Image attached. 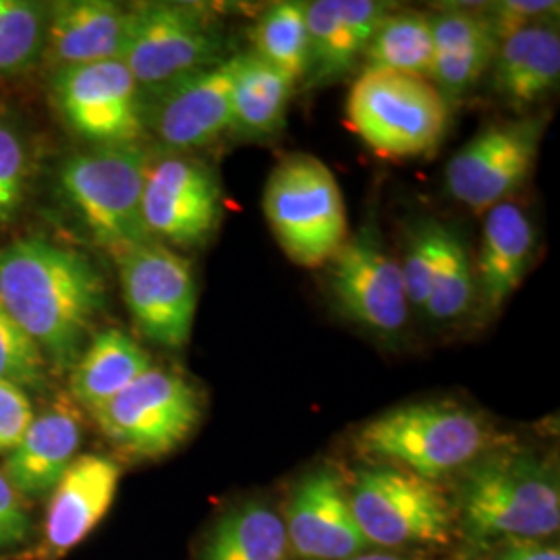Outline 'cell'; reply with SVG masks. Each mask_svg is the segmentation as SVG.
Instances as JSON below:
<instances>
[{
  "mask_svg": "<svg viewBox=\"0 0 560 560\" xmlns=\"http://www.w3.org/2000/svg\"><path fill=\"white\" fill-rule=\"evenodd\" d=\"M252 52L275 67L295 85L305 81L310 65V38L305 2L282 0L270 4L254 25Z\"/></svg>",
  "mask_w": 560,
  "mask_h": 560,
  "instance_id": "28",
  "label": "cell"
},
{
  "mask_svg": "<svg viewBox=\"0 0 560 560\" xmlns=\"http://www.w3.org/2000/svg\"><path fill=\"white\" fill-rule=\"evenodd\" d=\"M92 416L125 455L159 459L179 448L200 423V393L177 372L152 365Z\"/></svg>",
  "mask_w": 560,
  "mask_h": 560,
  "instance_id": "9",
  "label": "cell"
},
{
  "mask_svg": "<svg viewBox=\"0 0 560 560\" xmlns=\"http://www.w3.org/2000/svg\"><path fill=\"white\" fill-rule=\"evenodd\" d=\"M559 2L552 0H502L483 7V15L499 42L525 27L559 21Z\"/></svg>",
  "mask_w": 560,
  "mask_h": 560,
  "instance_id": "34",
  "label": "cell"
},
{
  "mask_svg": "<svg viewBox=\"0 0 560 560\" xmlns=\"http://www.w3.org/2000/svg\"><path fill=\"white\" fill-rule=\"evenodd\" d=\"M492 560H560V552L557 544L515 541L501 546Z\"/></svg>",
  "mask_w": 560,
  "mask_h": 560,
  "instance_id": "37",
  "label": "cell"
},
{
  "mask_svg": "<svg viewBox=\"0 0 560 560\" xmlns=\"http://www.w3.org/2000/svg\"><path fill=\"white\" fill-rule=\"evenodd\" d=\"M295 83L252 50L237 55L231 98V133L243 140H268L284 127Z\"/></svg>",
  "mask_w": 560,
  "mask_h": 560,
  "instance_id": "25",
  "label": "cell"
},
{
  "mask_svg": "<svg viewBox=\"0 0 560 560\" xmlns=\"http://www.w3.org/2000/svg\"><path fill=\"white\" fill-rule=\"evenodd\" d=\"M347 560H413V559H402V557H397V555H388V552H363V555H358V557H353V559Z\"/></svg>",
  "mask_w": 560,
  "mask_h": 560,
  "instance_id": "38",
  "label": "cell"
},
{
  "mask_svg": "<svg viewBox=\"0 0 560 560\" xmlns=\"http://www.w3.org/2000/svg\"><path fill=\"white\" fill-rule=\"evenodd\" d=\"M457 525L467 550L552 538L560 525L559 478L532 451H488L463 471Z\"/></svg>",
  "mask_w": 560,
  "mask_h": 560,
  "instance_id": "2",
  "label": "cell"
},
{
  "mask_svg": "<svg viewBox=\"0 0 560 560\" xmlns=\"http://www.w3.org/2000/svg\"><path fill=\"white\" fill-rule=\"evenodd\" d=\"M122 300L141 335L166 349L191 339L198 282L191 264L159 241H148L117 258Z\"/></svg>",
  "mask_w": 560,
  "mask_h": 560,
  "instance_id": "10",
  "label": "cell"
},
{
  "mask_svg": "<svg viewBox=\"0 0 560 560\" xmlns=\"http://www.w3.org/2000/svg\"><path fill=\"white\" fill-rule=\"evenodd\" d=\"M476 301L474 260L459 235L451 229L442 252L441 268L432 284L423 314L434 322L457 320Z\"/></svg>",
  "mask_w": 560,
  "mask_h": 560,
  "instance_id": "30",
  "label": "cell"
},
{
  "mask_svg": "<svg viewBox=\"0 0 560 560\" xmlns=\"http://www.w3.org/2000/svg\"><path fill=\"white\" fill-rule=\"evenodd\" d=\"M117 460L78 455L50 492L44 541L52 555H67L85 540L113 506L119 490Z\"/></svg>",
  "mask_w": 560,
  "mask_h": 560,
  "instance_id": "18",
  "label": "cell"
},
{
  "mask_svg": "<svg viewBox=\"0 0 560 560\" xmlns=\"http://www.w3.org/2000/svg\"><path fill=\"white\" fill-rule=\"evenodd\" d=\"M490 69L497 96L513 110L550 96L560 80L559 21L525 27L499 42Z\"/></svg>",
  "mask_w": 560,
  "mask_h": 560,
  "instance_id": "23",
  "label": "cell"
},
{
  "mask_svg": "<svg viewBox=\"0 0 560 560\" xmlns=\"http://www.w3.org/2000/svg\"><path fill=\"white\" fill-rule=\"evenodd\" d=\"M237 55L168 81L141 90L143 131L166 152L187 154L231 133V98Z\"/></svg>",
  "mask_w": 560,
  "mask_h": 560,
  "instance_id": "11",
  "label": "cell"
},
{
  "mask_svg": "<svg viewBox=\"0 0 560 560\" xmlns=\"http://www.w3.org/2000/svg\"><path fill=\"white\" fill-rule=\"evenodd\" d=\"M34 532L25 499L0 471V550H13L27 544Z\"/></svg>",
  "mask_w": 560,
  "mask_h": 560,
  "instance_id": "36",
  "label": "cell"
},
{
  "mask_svg": "<svg viewBox=\"0 0 560 560\" xmlns=\"http://www.w3.org/2000/svg\"><path fill=\"white\" fill-rule=\"evenodd\" d=\"M221 23L203 4L140 2L129 7L120 60L141 90H152L226 59Z\"/></svg>",
  "mask_w": 560,
  "mask_h": 560,
  "instance_id": "7",
  "label": "cell"
},
{
  "mask_svg": "<svg viewBox=\"0 0 560 560\" xmlns=\"http://www.w3.org/2000/svg\"><path fill=\"white\" fill-rule=\"evenodd\" d=\"M52 101L69 129L92 145L140 143L145 136L141 88L122 60L55 71Z\"/></svg>",
  "mask_w": 560,
  "mask_h": 560,
  "instance_id": "14",
  "label": "cell"
},
{
  "mask_svg": "<svg viewBox=\"0 0 560 560\" xmlns=\"http://www.w3.org/2000/svg\"><path fill=\"white\" fill-rule=\"evenodd\" d=\"M289 548L303 560H347L372 548L353 517L339 474L318 469L300 481L287 513Z\"/></svg>",
  "mask_w": 560,
  "mask_h": 560,
  "instance_id": "16",
  "label": "cell"
},
{
  "mask_svg": "<svg viewBox=\"0 0 560 560\" xmlns=\"http://www.w3.org/2000/svg\"><path fill=\"white\" fill-rule=\"evenodd\" d=\"M30 183V148L20 127L0 117V229L18 217Z\"/></svg>",
  "mask_w": 560,
  "mask_h": 560,
  "instance_id": "33",
  "label": "cell"
},
{
  "mask_svg": "<svg viewBox=\"0 0 560 560\" xmlns=\"http://www.w3.org/2000/svg\"><path fill=\"white\" fill-rule=\"evenodd\" d=\"M152 152L143 143L92 145L62 162L60 198L90 240L113 260L154 241L143 224L141 200Z\"/></svg>",
  "mask_w": 560,
  "mask_h": 560,
  "instance_id": "4",
  "label": "cell"
},
{
  "mask_svg": "<svg viewBox=\"0 0 560 560\" xmlns=\"http://www.w3.org/2000/svg\"><path fill=\"white\" fill-rule=\"evenodd\" d=\"M261 206L284 256L305 268L328 264L349 237L339 183L312 154H289L270 171Z\"/></svg>",
  "mask_w": 560,
  "mask_h": 560,
  "instance_id": "5",
  "label": "cell"
},
{
  "mask_svg": "<svg viewBox=\"0 0 560 560\" xmlns=\"http://www.w3.org/2000/svg\"><path fill=\"white\" fill-rule=\"evenodd\" d=\"M363 62V71H388L432 81L434 34L430 15L390 11L368 44Z\"/></svg>",
  "mask_w": 560,
  "mask_h": 560,
  "instance_id": "26",
  "label": "cell"
},
{
  "mask_svg": "<svg viewBox=\"0 0 560 560\" xmlns=\"http://www.w3.org/2000/svg\"><path fill=\"white\" fill-rule=\"evenodd\" d=\"M152 368L150 353L119 328L94 335L71 368V397L94 411Z\"/></svg>",
  "mask_w": 560,
  "mask_h": 560,
  "instance_id": "24",
  "label": "cell"
},
{
  "mask_svg": "<svg viewBox=\"0 0 560 560\" xmlns=\"http://www.w3.org/2000/svg\"><path fill=\"white\" fill-rule=\"evenodd\" d=\"M0 382L23 390H42L48 382V361L0 303Z\"/></svg>",
  "mask_w": 560,
  "mask_h": 560,
  "instance_id": "32",
  "label": "cell"
},
{
  "mask_svg": "<svg viewBox=\"0 0 560 560\" xmlns=\"http://www.w3.org/2000/svg\"><path fill=\"white\" fill-rule=\"evenodd\" d=\"M34 405L27 390L11 382H0V453H9L34 421Z\"/></svg>",
  "mask_w": 560,
  "mask_h": 560,
  "instance_id": "35",
  "label": "cell"
},
{
  "mask_svg": "<svg viewBox=\"0 0 560 560\" xmlns=\"http://www.w3.org/2000/svg\"><path fill=\"white\" fill-rule=\"evenodd\" d=\"M48 4L0 0V75L20 78L44 57Z\"/></svg>",
  "mask_w": 560,
  "mask_h": 560,
  "instance_id": "29",
  "label": "cell"
},
{
  "mask_svg": "<svg viewBox=\"0 0 560 560\" xmlns=\"http://www.w3.org/2000/svg\"><path fill=\"white\" fill-rule=\"evenodd\" d=\"M328 264L330 293L349 320L382 337L405 328L409 301L402 270L384 247L374 222H363Z\"/></svg>",
  "mask_w": 560,
  "mask_h": 560,
  "instance_id": "15",
  "label": "cell"
},
{
  "mask_svg": "<svg viewBox=\"0 0 560 560\" xmlns=\"http://www.w3.org/2000/svg\"><path fill=\"white\" fill-rule=\"evenodd\" d=\"M80 446V411L71 400L57 399L34 418L18 446L7 453L2 474L25 501L44 499L75 460Z\"/></svg>",
  "mask_w": 560,
  "mask_h": 560,
  "instance_id": "21",
  "label": "cell"
},
{
  "mask_svg": "<svg viewBox=\"0 0 560 560\" xmlns=\"http://www.w3.org/2000/svg\"><path fill=\"white\" fill-rule=\"evenodd\" d=\"M129 30V7L110 0H60L48 4L44 57L55 71L120 60Z\"/></svg>",
  "mask_w": 560,
  "mask_h": 560,
  "instance_id": "19",
  "label": "cell"
},
{
  "mask_svg": "<svg viewBox=\"0 0 560 560\" xmlns=\"http://www.w3.org/2000/svg\"><path fill=\"white\" fill-rule=\"evenodd\" d=\"M393 4L381 0L305 2L310 65L305 85L320 88L347 78Z\"/></svg>",
  "mask_w": 560,
  "mask_h": 560,
  "instance_id": "17",
  "label": "cell"
},
{
  "mask_svg": "<svg viewBox=\"0 0 560 560\" xmlns=\"http://www.w3.org/2000/svg\"><path fill=\"white\" fill-rule=\"evenodd\" d=\"M544 129V117L497 122L481 129L446 164V191L474 212H488L509 201L536 166Z\"/></svg>",
  "mask_w": 560,
  "mask_h": 560,
  "instance_id": "13",
  "label": "cell"
},
{
  "mask_svg": "<svg viewBox=\"0 0 560 560\" xmlns=\"http://www.w3.org/2000/svg\"><path fill=\"white\" fill-rule=\"evenodd\" d=\"M434 34L432 83L442 98H465L486 75L497 57L499 40L483 15V9L448 7L430 15Z\"/></svg>",
  "mask_w": 560,
  "mask_h": 560,
  "instance_id": "22",
  "label": "cell"
},
{
  "mask_svg": "<svg viewBox=\"0 0 560 560\" xmlns=\"http://www.w3.org/2000/svg\"><path fill=\"white\" fill-rule=\"evenodd\" d=\"M0 303L48 365L71 372L106 305V282L80 249L32 235L0 247Z\"/></svg>",
  "mask_w": 560,
  "mask_h": 560,
  "instance_id": "1",
  "label": "cell"
},
{
  "mask_svg": "<svg viewBox=\"0 0 560 560\" xmlns=\"http://www.w3.org/2000/svg\"><path fill=\"white\" fill-rule=\"evenodd\" d=\"M490 446L492 432L480 413L436 400L384 411L355 436L363 459L397 467L432 483L465 471Z\"/></svg>",
  "mask_w": 560,
  "mask_h": 560,
  "instance_id": "3",
  "label": "cell"
},
{
  "mask_svg": "<svg viewBox=\"0 0 560 560\" xmlns=\"http://www.w3.org/2000/svg\"><path fill=\"white\" fill-rule=\"evenodd\" d=\"M349 501L370 546H444L455 529V513L436 483L397 467L361 469Z\"/></svg>",
  "mask_w": 560,
  "mask_h": 560,
  "instance_id": "8",
  "label": "cell"
},
{
  "mask_svg": "<svg viewBox=\"0 0 560 560\" xmlns=\"http://www.w3.org/2000/svg\"><path fill=\"white\" fill-rule=\"evenodd\" d=\"M536 252V229L515 201L486 212L480 252L474 261L476 301L483 316L499 314L521 287Z\"/></svg>",
  "mask_w": 560,
  "mask_h": 560,
  "instance_id": "20",
  "label": "cell"
},
{
  "mask_svg": "<svg viewBox=\"0 0 560 560\" xmlns=\"http://www.w3.org/2000/svg\"><path fill=\"white\" fill-rule=\"evenodd\" d=\"M284 521L268 504L249 502L222 517L201 560H287Z\"/></svg>",
  "mask_w": 560,
  "mask_h": 560,
  "instance_id": "27",
  "label": "cell"
},
{
  "mask_svg": "<svg viewBox=\"0 0 560 560\" xmlns=\"http://www.w3.org/2000/svg\"><path fill=\"white\" fill-rule=\"evenodd\" d=\"M143 224L154 241L200 247L212 240L222 221L219 173L187 154L152 156L141 200Z\"/></svg>",
  "mask_w": 560,
  "mask_h": 560,
  "instance_id": "12",
  "label": "cell"
},
{
  "mask_svg": "<svg viewBox=\"0 0 560 560\" xmlns=\"http://www.w3.org/2000/svg\"><path fill=\"white\" fill-rule=\"evenodd\" d=\"M353 133L381 159H420L441 145L451 106L432 81L363 71L347 96Z\"/></svg>",
  "mask_w": 560,
  "mask_h": 560,
  "instance_id": "6",
  "label": "cell"
},
{
  "mask_svg": "<svg viewBox=\"0 0 560 560\" xmlns=\"http://www.w3.org/2000/svg\"><path fill=\"white\" fill-rule=\"evenodd\" d=\"M448 231L451 229L441 222H428V224H421L420 229L411 235L405 260L400 264L409 307L423 312L436 279V272L441 268L442 252H444Z\"/></svg>",
  "mask_w": 560,
  "mask_h": 560,
  "instance_id": "31",
  "label": "cell"
}]
</instances>
